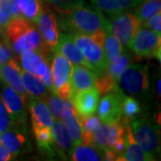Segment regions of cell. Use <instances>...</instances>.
Masks as SVG:
<instances>
[{"instance_id": "cell-14", "label": "cell", "mask_w": 161, "mask_h": 161, "mask_svg": "<svg viewBox=\"0 0 161 161\" xmlns=\"http://www.w3.org/2000/svg\"><path fill=\"white\" fill-rule=\"evenodd\" d=\"M77 114L80 116H89L93 115L98 108L99 92L93 87L88 90L75 93L70 98Z\"/></svg>"}, {"instance_id": "cell-39", "label": "cell", "mask_w": 161, "mask_h": 161, "mask_svg": "<svg viewBox=\"0 0 161 161\" xmlns=\"http://www.w3.org/2000/svg\"><path fill=\"white\" fill-rule=\"evenodd\" d=\"M15 157L12 154L11 152L9 150H7L0 143V161H8L14 159Z\"/></svg>"}, {"instance_id": "cell-32", "label": "cell", "mask_w": 161, "mask_h": 161, "mask_svg": "<svg viewBox=\"0 0 161 161\" xmlns=\"http://www.w3.org/2000/svg\"><path fill=\"white\" fill-rule=\"evenodd\" d=\"M95 87L100 95H105L107 93L119 90V83L113 80L109 75L105 71L100 75H96Z\"/></svg>"}, {"instance_id": "cell-19", "label": "cell", "mask_w": 161, "mask_h": 161, "mask_svg": "<svg viewBox=\"0 0 161 161\" xmlns=\"http://www.w3.org/2000/svg\"><path fill=\"white\" fill-rule=\"evenodd\" d=\"M21 64L23 70L42 78L49 67V59L44 58L39 52L33 50L24 51L21 54Z\"/></svg>"}, {"instance_id": "cell-41", "label": "cell", "mask_w": 161, "mask_h": 161, "mask_svg": "<svg viewBox=\"0 0 161 161\" xmlns=\"http://www.w3.org/2000/svg\"><path fill=\"white\" fill-rule=\"evenodd\" d=\"M0 32H1V27H0Z\"/></svg>"}, {"instance_id": "cell-17", "label": "cell", "mask_w": 161, "mask_h": 161, "mask_svg": "<svg viewBox=\"0 0 161 161\" xmlns=\"http://www.w3.org/2000/svg\"><path fill=\"white\" fill-rule=\"evenodd\" d=\"M53 51L68 59L72 64L83 65L89 68V64L70 34H59L58 44Z\"/></svg>"}, {"instance_id": "cell-5", "label": "cell", "mask_w": 161, "mask_h": 161, "mask_svg": "<svg viewBox=\"0 0 161 161\" xmlns=\"http://www.w3.org/2000/svg\"><path fill=\"white\" fill-rule=\"evenodd\" d=\"M161 34L152 30L140 28L129 47L139 58H156L160 61Z\"/></svg>"}, {"instance_id": "cell-10", "label": "cell", "mask_w": 161, "mask_h": 161, "mask_svg": "<svg viewBox=\"0 0 161 161\" xmlns=\"http://www.w3.org/2000/svg\"><path fill=\"white\" fill-rule=\"evenodd\" d=\"M35 23H37L38 30L44 42L53 51L59 39V30L56 14L49 9H41Z\"/></svg>"}, {"instance_id": "cell-21", "label": "cell", "mask_w": 161, "mask_h": 161, "mask_svg": "<svg viewBox=\"0 0 161 161\" xmlns=\"http://www.w3.org/2000/svg\"><path fill=\"white\" fill-rule=\"evenodd\" d=\"M96 74L86 66L75 64L71 76L73 95L75 93L95 87Z\"/></svg>"}, {"instance_id": "cell-22", "label": "cell", "mask_w": 161, "mask_h": 161, "mask_svg": "<svg viewBox=\"0 0 161 161\" xmlns=\"http://www.w3.org/2000/svg\"><path fill=\"white\" fill-rule=\"evenodd\" d=\"M116 160L122 161H150L151 158L147 155L141 146L137 143L132 135L130 125H126L125 133V150L121 155L117 156Z\"/></svg>"}, {"instance_id": "cell-31", "label": "cell", "mask_w": 161, "mask_h": 161, "mask_svg": "<svg viewBox=\"0 0 161 161\" xmlns=\"http://www.w3.org/2000/svg\"><path fill=\"white\" fill-rule=\"evenodd\" d=\"M23 17L35 22L41 11L40 0H14Z\"/></svg>"}, {"instance_id": "cell-15", "label": "cell", "mask_w": 161, "mask_h": 161, "mask_svg": "<svg viewBox=\"0 0 161 161\" xmlns=\"http://www.w3.org/2000/svg\"><path fill=\"white\" fill-rule=\"evenodd\" d=\"M61 121L65 126L74 146L81 143V126L79 115L70 99L63 100V111L61 113Z\"/></svg>"}, {"instance_id": "cell-18", "label": "cell", "mask_w": 161, "mask_h": 161, "mask_svg": "<svg viewBox=\"0 0 161 161\" xmlns=\"http://www.w3.org/2000/svg\"><path fill=\"white\" fill-rule=\"evenodd\" d=\"M52 132L55 151H57L58 155L63 158H66L67 156L72 155L75 146L63 122L59 118H54Z\"/></svg>"}, {"instance_id": "cell-9", "label": "cell", "mask_w": 161, "mask_h": 161, "mask_svg": "<svg viewBox=\"0 0 161 161\" xmlns=\"http://www.w3.org/2000/svg\"><path fill=\"white\" fill-rule=\"evenodd\" d=\"M2 102L10 118V124L25 125L26 115L23 98L14 88L6 85L2 91Z\"/></svg>"}, {"instance_id": "cell-33", "label": "cell", "mask_w": 161, "mask_h": 161, "mask_svg": "<svg viewBox=\"0 0 161 161\" xmlns=\"http://www.w3.org/2000/svg\"><path fill=\"white\" fill-rule=\"evenodd\" d=\"M46 103L51 112L54 118H60L61 113L63 111V99L58 97L56 93H50L47 95Z\"/></svg>"}, {"instance_id": "cell-26", "label": "cell", "mask_w": 161, "mask_h": 161, "mask_svg": "<svg viewBox=\"0 0 161 161\" xmlns=\"http://www.w3.org/2000/svg\"><path fill=\"white\" fill-rule=\"evenodd\" d=\"M132 60V56L125 50H124L123 53L119 56L115 61L112 62L109 64L107 65L106 72L109 75V76L113 80L119 83V78L122 73L125 71L127 66L131 64Z\"/></svg>"}, {"instance_id": "cell-37", "label": "cell", "mask_w": 161, "mask_h": 161, "mask_svg": "<svg viewBox=\"0 0 161 161\" xmlns=\"http://www.w3.org/2000/svg\"><path fill=\"white\" fill-rule=\"evenodd\" d=\"M10 127V118L2 100H0V133L6 131Z\"/></svg>"}, {"instance_id": "cell-40", "label": "cell", "mask_w": 161, "mask_h": 161, "mask_svg": "<svg viewBox=\"0 0 161 161\" xmlns=\"http://www.w3.org/2000/svg\"><path fill=\"white\" fill-rule=\"evenodd\" d=\"M161 80L160 79H158V83H157V93H158V98L160 97V83Z\"/></svg>"}, {"instance_id": "cell-2", "label": "cell", "mask_w": 161, "mask_h": 161, "mask_svg": "<svg viewBox=\"0 0 161 161\" xmlns=\"http://www.w3.org/2000/svg\"><path fill=\"white\" fill-rule=\"evenodd\" d=\"M72 32H80L91 35L98 30H104L107 33L111 31L109 21L95 7L88 6L85 2L60 12Z\"/></svg>"}, {"instance_id": "cell-30", "label": "cell", "mask_w": 161, "mask_h": 161, "mask_svg": "<svg viewBox=\"0 0 161 161\" xmlns=\"http://www.w3.org/2000/svg\"><path fill=\"white\" fill-rule=\"evenodd\" d=\"M142 112V107L137 99L132 97L124 96L122 102V120L125 124H129Z\"/></svg>"}, {"instance_id": "cell-4", "label": "cell", "mask_w": 161, "mask_h": 161, "mask_svg": "<svg viewBox=\"0 0 161 161\" xmlns=\"http://www.w3.org/2000/svg\"><path fill=\"white\" fill-rule=\"evenodd\" d=\"M70 35L89 64V68L96 75L104 73L108 62L103 47L96 43L89 34L72 32Z\"/></svg>"}, {"instance_id": "cell-16", "label": "cell", "mask_w": 161, "mask_h": 161, "mask_svg": "<svg viewBox=\"0 0 161 161\" xmlns=\"http://www.w3.org/2000/svg\"><path fill=\"white\" fill-rule=\"evenodd\" d=\"M33 131L43 127H52L54 117L46 103L41 98H31L28 104Z\"/></svg>"}, {"instance_id": "cell-29", "label": "cell", "mask_w": 161, "mask_h": 161, "mask_svg": "<svg viewBox=\"0 0 161 161\" xmlns=\"http://www.w3.org/2000/svg\"><path fill=\"white\" fill-rule=\"evenodd\" d=\"M160 10L161 0H142L135 7V15L142 24L146 20Z\"/></svg>"}, {"instance_id": "cell-13", "label": "cell", "mask_w": 161, "mask_h": 161, "mask_svg": "<svg viewBox=\"0 0 161 161\" xmlns=\"http://www.w3.org/2000/svg\"><path fill=\"white\" fill-rule=\"evenodd\" d=\"M50 68L53 79L52 92H56L59 89L71 84V76L74 66L68 59L55 53Z\"/></svg>"}, {"instance_id": "cell-23", "label": "cell", "mask_w": 161, "mask_h": 161, "mask_svg": "<svg viewBox=\"0 0 161 161\" xmlns=\"http://www.w3.org/2000/svg\"><path fill=\"white\" fill-rule=\"evenodd\" d=\"M22 82L31 97L32 98H46L47 95V89L44 85L43 81L38 76L31 74L29 72L22 70L21 71Z\"/></svg>"}, {"instance_id": "cell-20", "label": "cell", "mask_w": 161, "mask_h": 161, "mask_svg": "<svg viewBox=\"0 0 161 161\" xmlns=\"http://www.w3.org/2000/svg\"><path fill=\"white\" fill-rule=\"evenodd\" d=\"M93 7L109 17L135 8L142 0H90Z\"/></svg>"}, {"instance_id": "cell-25", "label": "cell", "mask_w": 161, "mask_h": 161, "mask_svg": "<svg viewBox=\"0 0 161 161\" xmlns=\"http://www.w3.org/2000/svg\"><path fill=\"white\" fill-rule=\"evenodd\" d=\"M92 144L99 148L103 151L111 150L112 146V138L110 133L108 125L100 124L98 127L92 132Z\"/></svg>"}, {"instance_id": "cell-3", "label": "cell", "mask_w": 161, "mask_h": 161, "mask_svg": "<svg viewBox=\"0 0 161 161\" xmlns=\"http://www.w3.org/2000/svg\"><path fill=\"white\" fill-rule=\"evenodd\" d=\"M130 127L137 143L152 160H156L160 153L159 127L158 125L147 118H134L131 121Z\"/></svg>"}, {"instance_id": "cell-7", "label": "cell", "mask_w": 161, "mask_h": 161, "mask_svg": "<svg viewBox=\"0 0 161 161\" xmlns=\"http://www.w3.org/2000/svg\"><path fill=\"white\" fill-rule=\"evenodd\" d=\"M109 23L113 35L127 47H129L134 35L142 25L134 14L127 11L111 16Z\"/></svg>"}, {"instance_id": "cell-6", "label": "cell", "mask_w": 161, "mask_h": 161, "mask_svg": "<svg viewBox=\"0 0 161 161\" xmlns=\"http://www.w3.org/2000/svg\"><path fill=\"white\" fill-rule=\"evenodd\" d=\"M121 88L132 95L143 94L149 89L148 66L142 64H129L119 78Z\"/></svg>"}, {"instance_id": "cell-34", "label": "cell", "mask_w": 161, "mask_h": 161, "mask_svg": "<svg viewBox=\"0 0 161 161\" xmlns=\"http://www.w3.org/2000/svg\"><path fill=\"white\" fill-rule=\"evenodd\" d=\"M12 19L10 0H0V27L5 29Z\"/></svg>"}, {"instance_id": "cell-36", "label": "cell", "mask_w": 161, "mask_h": 161, "mask_svg": "<svg viewBox=\"0 0 161 161\" xmlns=\"http://www.w3.org/2000/svg\"><path fill=\"white\" fill-rule=\"evenodd\" d=\"M144 28H150L161 34V12H158L142 23Z\"/></svg>"}, {"instance_id": "cell-12", "label": "cell", "mask_w": 161, "mask_h": 161, "mask_svg": "<svg viewBox=\"0 0 161 161\" xmlns=\"http://www.w3.org/2000/svg\"><path fill=\"white\" fill-rule=\"evenodd\" d=\"M12 128L0 133V143L13 155L16 157L28 146V139L24 125H17L10 124Z\"/></svg>"}, {"instance_id": "cell-35", "label": "cell", "mask_w": 161, "mask_h": 161, "mask_svg": "<svg viewBox=\"0 0 161 161\" xmlns=\"http://www.w3.org/2000/svg\"><path fill=\"white\" fill-rule=\"evenodd\" d=\"M45 1L52 5L59 13L71 9L72 7L84 2V0H45Z\"/></svg>"}, {"instance_id": "cell-11", "label": "cell", "mask_w": 161, "mask_h": 161, "mask_svg": "<svg viewBox=\"0 0 161 161\" xmlns=\"http://www.w3.org/2000/svg\"><path fill=\"white\" fill-rule=\"evenodd\" d=\"M21 66L15 59H10L0 65V80L6 85L14 88L21 95L23 103L28 106L31 96L24 89L21 79Z\"/></svg>"}, {"instance_id": "cell-8", "label": "cell", "mask_w": 161, "mask_h": 161, "mask_svg": "<svg viewBox=\"0 0 161 161\" xmlns=\"http://www.w3.org/2000/svg\"><path fill=\"white\" fill-rule=\"evenodd\" d=\"M125 93L120 89L107 93L101 98L98 107V116L103 124H111L120 120L122 102Z\"/></svg>"}, {"instance_id": "cell-38", "label": "cell", "mask_w": 161, "mask_h": 161, "mask_svg": "<svg viewBox=\"0 0 161 161\" xmlns=\"http://www.w3.org/2000/svg\"><path fill=\"white\" fill-rule=\"evenodd\" d=\"M12 58V52L10 48L0 43V65L9 61Z\"/></svg>"}, {"instance_id": "cell-24", "label": "cell", "mask_w": 161, "mask_h": 161, "mask_svg": "<svg viewBox=\"0 0 161 161\" xmlns=\"http://www.w3.org/2000/svg\"><path fill=\"white\" fill-rule=\"evenodd\" d=\"M71 158L75 161L104 160V151L92 144L80 143L75 146Z\"/></svg>"}, {"instance_id": "cell-27", "label": "cell", "mask_w": 161, "mask_h": 161, "mask_svg": "<svg viewBox=\"0 0 161 161\" xmlns=\"http://www.w3.org/2000/svg\"><path fill=\"white\" fill-rule=\"evenodd\" d=\"M36 138V142L40 150L53 155L55 152L54 140L52 127H43L33 131Z\"/></svg>"}, {"instance_id": "cell-1", "label": "cell", "mask_w": 161, "mask_h": 161, "mask_svg": "<svg viewBox=\"0 0 161 161\" xmlns=\"http://www.w3.org/2000/svg\"><path fill=\"white\" fill-rule=\"evenodd\" d=\"M5 29L6 44L14 52L21 55L24 51L33 50L49 59L50 49L44 42L33 22L23 16H18L13 18Z\"/></svg>"}, {"instance_id": "cell-28", "label": "cell", "mask_w": 161, "mask_h": 161, "mask_svg": "<svg viewBox=\"0 0 161 161\" xmlns=\"http://www.w3.org/2000/svg\"><path fill=\"white\" fill-rule=\"evenodd\" d=\"M123 51H124V47L120 41L113 35L112 31L108 32L104 42V52L106 55L108 64L115 61L119 58V56L123 53Z\"/></svg>"}]
</instances>
